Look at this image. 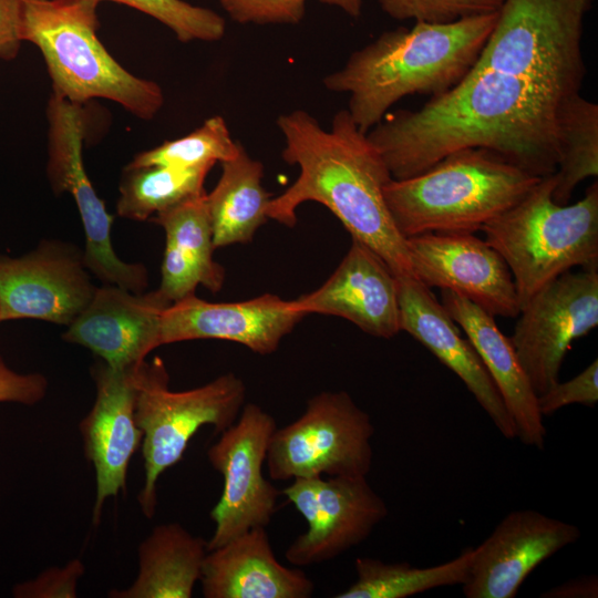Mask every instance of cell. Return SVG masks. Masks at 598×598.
Wrapping results in <instances>:
<instances>
[{"instance_id": "cell-1", "label": "cell", "mask_w": 598, "mask_h": 598, "mask_svg": "<svg viewBox=\"0 0 598 598\" xmlns=\"http://www.w3.org/2000/svg\"><path fill=\"white\" fill-rule=\"evenodd\" d=\"M558 99L526 79L473 68L421 109L385 115L367 136L394 179L415 176L467 148L491 151L544 177L557 168Z\"/></svg>"}, {"instance_id": "cell-2", "label": "cell", "mask_w": 598, "mask_h": 598, "mask_svg": "<svg viewBox=\"0 0 598 598\" xmlns=\"http://www.w3.org/2000/svg\"><path fill=\"white\" fill-rule=\"evenodd\" d=\"M277 125L285 140L281 157L299 167V176L270 199L268 219L292 227L301 204L319 203L351 238L375 251L395 276H413L405 238L396 229L383 195L391 173L348 110L338 111L327 130L303 110L281 114Z\"/></svg>"}, {"instance_id": "cell-3", "label": "cell", "mask_w": 598, "mask_h": 598, "mask_svg": "<svg viewBox=\"0 0 598 598\" xmlns=\"http://www.w3.org/2000/svg\"><path fill=\"white\" fill-rule=\"evenodd\" d=\"M496 19L497 11L384 31L326 75L323 85L349 94L347 110L368 133L402 97L434 96L461 82L476 64Z\"/></svg>"}, {"instance_id": "cell-4", "label": "cell", "mask_w": 598, "mask_h": 598, "mask_svg": "<svg viewBox=\"0 0 598 598\" xmlns=\"http://www.w3.org/2000/svg\"><path fill=\"white\" fill-rule=\"evenodd\" d=\"M542 177L483 148L452 153L426 171L383 188L404 237L474 234L520 200Z\"/></svg>"}, {"instance_id": "cell-5", "label": "cell", "mask_w": 598, "mask_h": 598, "mask_svg": "<svg viewBox=\"0 0 598 598\" xmlns=\"http://www.w3.org/2000/svg\"><path fill=\"white\" fill-rule=\"evenodd\" d=\"M94 0H20V35L44 59L53 93L84 104L111 100L142 120L164 104L161 86L125 70L105 49L96 31Z\"/></svg>"}, {"instance_id": "cell-6", "label": "cell", "mask_w": 598, "mask_h": 598, "mask_svg": "<svg viewBox=\"0 0 598 598\" xmlns=\"http://www.w3.org/2000/svg\"><path fill=\"white\" fill-rule=\"evenodd\" d=\"M555 184V173L542 177L482 229L512 272L520 308L571 268H598V183L571 205L553 199Z\"/></svg>"}, {"instance_id": "cell-7", "label": "cell", "mask_w": 598, "mask_h": 598, "mask_svg": "<svg viewBox=\"0 0 598 598\" xmlns=\"http://www.w3.org/2000/svg\"><path fill=\"white\" fill-rule=\"evenodd\" d=\"M135 419L143 432L144 484L137 502L146 518L157 507V482L176 465L197 431L212 425L221 433L238 419L246 403V385L233 372L186 391H171L164 362L154 358L134 370Z\"/></svg>"}, {"instance_id": "cell-8", "label": "cell", "mask_w": 598, "mask_h": 598, "mask_svg": "<svg viewBox=\"0 0 598 598\" xmlns=\"http://www.w3.org/2000/svg\"><path fill=\"white\" fill-rule=\"evenodd\" d=\"M592 0H504L474 69L534 82L558 96L585 78L581 35Z\"/></svg>"}, {"instance_id": "cell-9", "label": "cell", "mask_w": 598, "mask_h": 598, "mask_svg": "<svg viewBox=\"0 0 598 598\" xmlns=\"http://www.w3.org/2000/svg\"><path fill=\"white\" fill-rule=\"evenodd\" d=\"M373 434L370 415L348 392H320L297 420L272 433L266 458L269 477L367 476Z\"/></svg>"}, {"instance_id": "cell-10", "label": "cell", "mask_w": 598, "mask_h": 598, "mask_svg": "<svg viewBox=\"0 0 598 598\" xmlns=\"http://www.w3.org/2000/svg\"><path fill=\"white\" fill-rule=\"evenodd\" d=\"M47 118L48 179L56 195L68 192L76 204L85 237L83 259L86 268L103 285H115L135 293L146 291L147 268L141 262H126L115 252L113 216L107 213L85 172L82 154L86 118L82 104L52 93Z\"/></svg>"}, {"instance_id": "cell-11", "label": "cell", "mask_w": 598, "mask_h": 598, "mask_svg": "<svg viewBox=\"0 0 598 598\" xmlns=\"http://www.w3.org/2000/svg\"><path fill=\"white\" fill-rule=\"evenodd\" d=\"M275 417L255 403H245L236 422L219 433L207 451L210 465L223 476V491L209 513L215 523L208 550L254 527H266L281 491L264 476Z\"/></svg>"}, {"instance_id": "cell-12", "label": "cell", "mask_w": 598, "mask_h": 598, "mask_svg": "<svg viewBox=\"0 0 598 598\" xmlns=\"http://www.w3.org/2000/svg\"><path fill=\"white\" fill-rule=\"evenodd\" d=\"M509 340L537 395L559 381L573 341L598 324V271L568 270L520 308Z\"/></svg>"}, {"instance_id": "cell-13", "label": "cell", "mask_w": 598, "mask_h": 598, "mask_svg": "<svg viewBox=\"0 0 598 598\" xmlns=\"http://www.w3.org/2000/svg\"><path fill=\"white\" fill-rule=\"evenodd\" d=\"M307 523L287 548L295 567L331 560L364 542L389 514L367 476H315L292 480L281 491Z\"/></svg>"}, {"instance_id": "cell-14", "label": "cell", "mask_w": 598, "mask_h": 598, "mask_svg": "<svg viewBox=\"0 0 598 598\" xmlns=\"http://www.w3.org/2000/svg\"><path fill=\"white\" fill-rule=\"evenodd\" d=\"M96 288L83 251L72 244L48 239L20 257L0 255L1 321L37 319L69 327Z\"/></svg>"}, {"instance_id": "cell-15", "label": "cell", "mask_w": 598, "mask_h": 598, "mask_svg": "<svg viewBox=\"0 0 598 598\" xmlns=\"http://www.w3.org/2000/svg\"><path fill=\"white\" fill-rule=\"evenodd\" d=\"M405 243L413 276L426 287L462 295L494 317L518 316L512 272L485 239L467 233H427Z\"/></svg>"}, {"instance_id": "cell-16", "label": "cell", "mask_w": 598, "mask_h": 598, "mask_svg": "<svg viewBox=\"0 0 598 598\" xmlns=\"http://www.w3.org/2000/svg\"><path fill=\"white\" fill-rule=\"evenodd\" d=\"M580 529L534 509L508 513L473 548L466 598H514L528 575L545 559L576 543Z\"/></svg>"}, {"instance_id": "cell-17", "label": "cell", "mask_w": 598, "mask_h": 598, "mask_svg": "<svg viewBox=\"0 0 598 598\" xmlns=\"http://www.w3.org/2000/svg\"><path fill=\"white\" fill-rule=\"evenodd\" d=\"M135 368L115 369L102 361L91 370L96 395L79 429L84 455L95 471L93 525H99L106 499L125 492L130 462L142 446L143 432L135 419Z\"/></svg>"}, {"instance_id": "cell-18", "label": "cell", "mask_w": 598, "mask_h": 598, "mask_svg": "<svg viewBox=\"0 0 598 598\" xmlns=\"http://www.w3.org/2000/svg\"><path fill=\"white\" fill-rule=\"evenodd\" d=\"M306 316L293 300L272 293L236 302H209L193 293L173 302L163 312L161 346L219 339L266 355L274 353Z\"/></svg>"}, {"instance_id": "cell-19", "label": "cell", "mask_w": 598, "mask_h": 598, "mask_svg": "<svg viewBox=\"0 0 598 598\" xmlns=\"http://www.w3.org/2000/svg\"><path fill=\"white\" fill-rule=\"evenodd\" d=\"M171 305L158 289L135 293L103 285L62 339L89 349L112 368L132 369L161 346L162 316Z\"/></svg>"}, {"instance_id": "cell-20", "label": "cell", "mask_w": 598, "mask_h": 598, "mask_svg": "<svg viewBox=\"0 0 598 598\" xmlns=\"http://www.w3.org/2000/svg\"><path fill=\"white\" fill-rule=\"evenodd\" d=\"M400 330L411 334L453 371L474 395L506 439L517 437V427L471 341L431 288L413 276H396Z\"/></svg>"}, {"instance_id": "cell-21", "label": "cell", "mask_w": 598, "mask_h": 598, "mask_svg": "<svg viewBox=\"0 0 598 598\" xmlns=\"http://www.w3.org/2000/svg\"><path fill=\"white\" fill-rule=\"evenodd\" d=\"M351 239L348 252L323 285L293 301L306 315L340 317L370 336L392 338L401 331L396 276L375 251Z\"/></svg>"}, {"instance_id": "cell-22", "label": "cell", "mask_w": 598, "mask_h": 598, "mask_svg": "<svg viewBox=\"0 0 598 598\" xmlns=\"http://www.w3.org/2000/svg\"><path fill=\"white\" fill-rule=\"evenodd\" d=\"M205 598H309L315 582L281 565L266 527H254L208 550L199 579Z\"/></svg>"}, {"instance_id": "cell-23", "label": "cell", "mask_w": 598, "mask_h": 598, "mask_svg": "<svg viewBox=\"0 0 598 598\" xmlns=\"http://www.w3.org/2000/svg\"><path fill=\"white\" fill-rule=\"evenodd\" d=\"M442 305L466 334L494 381L517 427V437L528 446L543 450L546 429L535 393L515 349L499 330L494 316L466 297L441 290Z\"/></svg>"}, {"instance_id": "cell-24", "label": "cell", "mask_w": 598, "mask_h": 598, "mask_svg": "<svg viewBox=\"0 0 598 598\" xmlns=\"http://www.w3.org/2000/svg\"><path fill=\"white\" fill-rule=\"evenodd\" d=\"M152 221L165 231V250L157 288L172 303L195 293L198 285L220 291L224 268L214 260L213 230L206 192L157 213Z\"/></svg>"}, {"instance_id": "cell-25", "label": "cell", "mask_w": 598, "mask_h": 598, "mask_svg": "<svg viewBox=\"0 0 598 598\" xmlns=\"http://www.w3.org/2000/svg\"><path fill=\"white\" fill-rule=\"evenodd\" d=\"M208 553L207 540L176 522L155 526L137 548L138 570L110 598H190Z\"/></svg>"}, {"instance_id": "cell-26", "label": "cell", "mask_w": 598, "mask_h": 598, "mask_svg": "<svg viewBox=\"0 0 598 598\" xmlns=\"http://www.w3.org/2000/svg\"><path fill=\"white\" fill-rule=\"evenodd\" d=\"M221 175L206 193L215 248L245 244L266 224L270 194L262 186L264 165L241 145L230 159L221 162Z\"/></svg>"}, {"instance_id": "cell-27", "label": "cell", "mask_w": 598, "mask_h": 598, "mask_svg": "<svg viewBox=\"0 0 598 598\" xmlns=\"http://www.w3.org/2000/svg\"><path fill=\"white\" fill-rule=\"evenodd\" d=\"M554 122L558 159L553 199L565 205L579 183L598 175V105L579 92L559 96Z\"/></svg>"}, {"instance_id": "cell-28", "label": "cell", "mask_w": 598, "mask_h": 598, "mask_svg": "<svg viewBox=\"0 0 598 598\" xmlns=\"http://www.w3.org/2000/svg\"><path fill=\"white\" fill-rule=\"evenodd\" d=\"M472 554L473 547H468L454 559L425 568L358 557L354 561L357 580L334 597L405 598L437 587L464 585Z\"/></svg>"}, {"instance_id": "cell-29", "label": "cell", "mask_w": 598, "mask_h": 598, "mask_svg": "<svg viewBox=\"0 0 598 598\" xmlns=\"http://www.w3.org/2000/svg\"><path fill=\"white\" fill-rule=\"evenodd\" d=\"M214 165L177 169L165 166H131L122 172L116 202L118 216L137 221L176 206L203 193Z\"/></svg>"}, {"instance_id": "cell-30", "label": "cell", "mask_w": 598, "mask_h": 598, "mask_svg": "<svg viewBox=\"0 0 598 598\" xmlns=\"http://www.w3.org/2000/svg\"><path fill=\"white\" fill-rule=\"evenodd\" d=\"M241 144L233 140L220 115L207 118L192 133L137 154L131 166H165L177 169L215 165L233 158Z\"/></svg>"}, {"instance_id": "cell-31", "label": "cell", "mask_w": 598, "mask_h": 598, "mask_svg": "<svg viewBox=\"0 0 598 598\" xmlns=\"http://www.w3.org/2000/svg\"><path fill=\"white\" fill-rule=\"evenodd\" d=\"M113 1L134 8L167 27L181 42L219 41L226 32L225 19L216 11L184 0H94Z\"/></svg>"}, {"instance_id": "cell-32", "label": "cell", "mask_w": 598, "mask_h": 598, "mask_svg": "<svg viewBox=\"0 0 598 598\" xmlns=\"http://www.w3.org/2000/svg\"><path fill=\"white\" fill-rule=\"evenodd\" d=\"M395 20L447 23L498 11L504 0H377Z\"/></svg>"}, {"instance_id": "cell-33", "label": "cell", "mask_w": 598, "mask_h": 598, "mask_svg": "<svg viewBox=\"0 0 598 598\" xmlns=\"http://www.w3.org/2000/svg\"><path fill=\"white\" fill-rule=\"evenodd\" d=\"M228 16L241 24H297L307 0H216Z\"/></svg>"}, {"instance_id": "cell-34", "label": "cell", "mask_w": 598, "mask_h": 598, "mask_svg": "<svg viewBox=\"0 0 598 598\" xmlns=\"http://www.w3.org/2000/svg\"><path fill=\"white\" fill-rule=\"evenodd\" d=\"M85 566L73 558L61 567H49L32 579L16 584L12 596L16 598H76L79 581Z\"/></svg>"}, {"instance_id": "cell-35", "label": "cell", "mask_w": 598, "mask_h": 598, "mask_svg": "<svg viewBox=\"0 0 598 598\" xmlns=\"http://www.w3.org/2000/svg\"><path fill=\"white\" fill-rule=\"evenodd\" d=\"M598 402V360L595 359L579 374L565 382H555L537 395V405L543 416L550 415L564 406L582 404L595 406Z\"/></svg>"}, {"instance_id": "cell-36", "label": "cell", "mask_w": 598, "mask_h": 598, "mask_svg": "<svg viewBox=\"0 0 598 598\" xmlns=\"http://www.w3.org/2000/svg\"><path fill=\"white\" fill-rule=\"evenodd\" d=\"M48 386L43 374L19 373L0 355V403L34 405L44 399Z\"/></svg>"}, {"instance_id": "cell-37", "label": "cell", "mask_w": 598, "mask_h": 598, "mask_svg": "<svg viewBox=\"0 0 598 598\" xmlns=\"http://www.w3.org/2000/svg\"><path fill=\"white\" fill-rule=\"evenodd\" d=\"M20 35V0H0V60L17 56Z\"/></svg>"}, {"instance_id": "cell-38", "label": "cell", "mask_w": 598, "mask_h": 598, "mask_svg": "<svg viewBox=\"0 0 598 598\" xmlns=\"http://www.w3.org/2000/svg\"><path fill=\"white\" fill-rule=\"evenodd\" d=\"M542 597L547 598H596L598 597L597 576H584L568 580L555 586L544 592Z\"/></svg>"}, {"instance_id": "cell-39", "label": "cell", "mask_w": 598, "mask_h": 598, "mask_svg": "<svg viewBox=\"0 0 598 598\" xmlns=\"http://www.w3.org/2000/svg\"><path fill=\"white\" fill-rule=\"evenodd\" d=\"M322 3L334 6L352 18L360 17L363 7V0H317Z\"/></svg>"}, {"instance_id": "cell-40", "label": "cell", "mask_w": 598, "mask_h": 598, "mask_svg": "<svg viewBox=\"0 0 598 598\" xmlns=\"http://www.w3.org/2000/svg\"><path fill=\"white\" fill-rule=\"evenodd\" d=\"M0 322H2V321H1V317H0Z\"/></svg>"}]
</instances>
